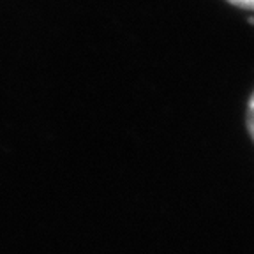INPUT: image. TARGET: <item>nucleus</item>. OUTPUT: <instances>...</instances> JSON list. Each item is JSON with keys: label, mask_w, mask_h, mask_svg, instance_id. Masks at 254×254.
Returning a JSON list of instances; mask_svg holds the SVG:
<instances>
[{"label": "nucleus", "mask_w": 254, "mask_h": 254, "mask_svg": "<svg viewBox=\"0 0 254 254\" xmlns=\"http://www.w3.org/2000/svg\"><path fill=\"white\" fill-rule=\"evenodd\" d=\"M246 122H247V131H249L251 138L254 141V92L251 94L249 103H247V115H246Z\"/></svg>", "instance_id": "obj_1"}, {"label": "nucleus", "mask_w": 254, "mask_h": 254, "mask_svg": "<svg viewBox=\"0 0 254 254\" xmlns=\"http://www.w3.org/2000/svg\"><path fill=\"white\" fill-rule=\"evenodd\" d=\"M231 5L240 9H247V11H254V0H226Z\"/></svg>", "instance_id": "obj_2"}]
</instances>
